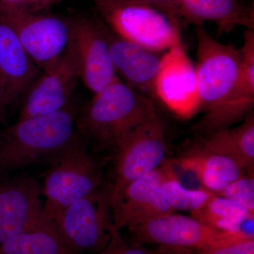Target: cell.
I'll return each mask as SVG.
<instances>
[{
	"label": "cell",
	"mask_w": 254,
	"mask_h": 254,
	"mask_svg": "<svg viewBox=\"0 0 254 254\" xmlns=\"http://www.w3.org/2000/svg\"><path fill=\"white\" fill-rule=\"evenodd\" d=\"M195 31L197 93L203 117L191 131L200 138L231 127L252 113L254 88L244 81L240 50L214 39L203 25Z\"/></svg>",
	"instance_id": "6da1fadb"
},
{
	"label": "cell",
	"mask_w": 254,
	"mask_h": 254,
	"mask_svg": "<svg viewBox=\"0 0 254 254\" xmlns=\"http://www.w3.org/2000/svg\"><path fill=\"white\" fill-rule=\"evenodd\" d=\"M157 113L153 98L118 77L78 110L76 127L98 149H114L133 128Z\"/></svg>",
	"instance_id": "7a4b0ae2"
},
{
	"label": "cell",
	"mask_w": 254,
	"mask_h": 254,
	"mask_svg": "<svg viewBox=\"0 0 254 254\" xmlns=\"http://www.w3.org/2000/svg\"><path fill=\"white\" fill-rule=\"evenodd\" d=\"M78 110L71 101L63 109L18 120L0 135V170L12 171L47 160L76 136Z\"/></svg>",
	"instance_id": "3957f363"
},
{
	"label": "cell",
	"mask_w": 254,
	"mask_h": 254,
	"mask_svg": "<svg viewBox=\"0 0 254 254\" xmlns=\"http://www.w3.org/2000/svg\"><path fill=\"white\" fill-rule=\"evenodd\" d=\"M46 161L42 187L46 201L41 218L45 221H53L70 205L102 187V163L87 151L76 135Z\"/></svg>",
	"instance_id": "277c9868"
},
{
	"label": "cell",
	"mask_w": 254,
	"mask_h": 254,
	"mask_svg": "<svg viewBox=\"0 0 254 254\" xmlns=\"http://www.w3.org/2000/svg\"><path fill=\"white\" fill-rule=\"evenodd\" d=\"M104 23L118 36L163 53L182 44L180 24L160 9L127 0H93Z\"/></svg>",
	"instance_id": "5b68a950"
},
{
	"label": "cell",
	"mask_w": 254,
	"mask_h": 254,
	"mask_svg": "<svg viewBox=\"0 0 254 254\" xmlns=\"http://www.w3.org/2000/svg\"><path fill=\"white\" fill-rule=\"evenodd\" d=\"M114 150L113 182L107 186L110 199L131 182L154 171L166 160L165 125L158 113L135 127Z\"/></svg>",
	"instance_id": "8992f818"
},
{
	"label": "cell",
	"mask_w": 254,
	"mask_h": 254,
	"mask_svg": "<svg viewBox=\"0 0 254 254\" xmlns=\"http://www.w3.org/2000/svg\"><path fill=\"white\" fill-rule=\"evenodd\" d=\"M66 245L78 254H100L109 242L113 212L107 187L70 205L53 221Z\"/></svg>",
	"instance_id": "52a82bcc"
},
{
	"label": "cell",
	"mask_w": 254,
	"mask_h": 254,
	"mask_svg": "<svg viewBox=\"0 0 254 254\" xmlns=\"http://www.w3.org/2000/svg\"><path fill=\"white\" fill-rule=\"evenodd\" d=\"M137 243L192 252L254 237L242 232L220 230L194 218L171 213L128 227Z\"/></svg>",
	"instance_id": "ba28073f"
},
{
	"label": "cell",
	"mask_w": 254,
	"mask_h": 254,
	"mask_svg": "<svg viewBox=\"0 0 254 254\" xmlns=\"http://www.w3.org/2000/svg\"><path fill=\"white\" fill-rule=\"evenodd\" d=\"M80 79L79 64L71 34L66 49L46 68L26 93L18 120L64 108Z\"/></svg>",
	"instance_id": "9c48e42d"
},
{
	"label": "cell",
	"mask_w": 254,
	"mask_h": 254,
	"mask_svg": "<svg viewBox=\"0 0 254 254\" xmlns=\"http://www.w3.org/2000/svg\"><path fill=\"white\" fill-rule=\"evenodd\" d=\"M16 33L23 48L43 71L66 49L71 21L45 11L0 12Z\"/></svg>",
	"instance_id": "30bf717a"
},
{
	"label": "cell",
	"mask_w": 254,
	"mask_h": 254,
	"mask_svg": "<svg viewBox=\"0 0 254 254\" xmlns=\"http://www.w3.org/2000/svg\"><path fill=\"white\" fill-rule=\"evenodd\" d=\"M155 97L179 118H191L199 111L195 67L183 45L163 55L155 83Z\"/></svg>",
	"instance_id": "8fae6325"
},
{
	"label": "cell",
	"mask_w": 254,
	"mask_h": 254,
	"mask_svg": "<svg viewBox=\"0 0 254 254\" xmlns=\"http://www.w3.org/2000/svg\"><path fill=\"white\" fill-rule=\"evenodd\" d=\"M162 179L160 166L128 184L110 200L113 223L118 230L173 213L162 193Z\"/></svg>",
	"instance_id": "7c38bea8"
},
{
	"label": "cell",
	"mask_w": 254,
	"mask_h": 254,
	"mask_svg": "<svg viewBox=\"0 0 254 254\" xmlns=\"http://www.w3.org/2000/svg\"><path fill=\"white\" fill-rule=\"evenodd\" d=\"M71 37L77 53L80 79L95 94L118 77L101 23L85 18L71 21Z\"/></svg>",
	"instance_id": "4fadbf2b"
},
{
	"label": "cell",
	"mask_w": 254,
	"mask_h": 254,
	"mask_svg": "<svg viewBox=\"0 0 254 254\" xmlns=\"http://www.w3.org/2000/svg\"><path fill=\"white\" fill-rule=\"evenodd\" d=\"M42 187L32 178L0 181V245L42 221Z\"/></svg>",
	"instance_id": "5bb4252c"
},
{
	"label": "cell",
	"mask_w": 254,
	"mask_h": 254,
	"mask_svg": "<svg viewBox=\"0 0 254 254\" xmlns=\"http://www.w3.org/2000/svg\"><path fill=\"white\" fill-rule=\"evenodd\" d=\"M102 30L116 73L125 83L142 94L153 98L155 83L161 67L163 55L124 39L101 22Z\"/></svg>",
	"instance_id": "9a60e30c"
},
{
	"label": "cell",
	"mask_w": 254,
	"mask_h": 254,
	"mask_svg": "<svg viewBox=\"0 0 254 254\" xmlns=\"http://www.w3.org/2000/svg\"><path fill=\"white\" fill-rule=\"evenodd\" d=\"M41 73L14 29L0 15V93L5 105L14 104L26 94Z\"/></svg>",
	"instance_id": "2e32d148"
},
{
	"label": "cell",
	"mask_w": 254,
	"mask_h": 254,
	"mask_svg": "<svg viewBox=\"0 0 254 254\" xmlns=\"http://www.w3.org/2000/svg\"><path fill=\"white\" fill-rule=\"evenodd\" d=\"M168 14L180 26L214 22L218 34L230 33L237 26L254 29L253 5L247 6L238 0H178Z\"/></svg>",
	"instance_id": "e0dca14e"
},
{
	"label": "cell",
	"mask_w": 254,
	"mask_h": 254,
	"mask_svg": "<svg viewBox=\"0 0 254 254\" xmlns=\"http://www.w3.org/2000/svg\"><path fill=\"white\" fill-rule=\"evenodd\" d=\"M177 164L193 173L205 189L218 193L229 185L243 177L245 170L227 157L215 154L195 145Z\"/></svg>",
	"instance_id": "ac0fdd59"
},
{
	"label": "cell",
	"mask_w": 254,
	"mask_h": 254,
	"mask_svg": "<svg viewBox=\"0 0 254 254\" xmlns=\"http://www.w3.org/2000/svg\"><path fill=\"white\" fill-rule=\"evenodd\" d=\"M197 146L231 159L244 170L254 163V118L250 113L240 125L200 137Z\"/></svg>",
	"instance_id": "d6986e66"
},
{
	"label": "cell",
	"mask_w": 254,
	"mask_h": 254,
	"mask_svg": "<svg viewBox=\"0 0 254 254\" xmlns=\"http://www.w3.org/2000/svg\"><path fill=\"white\" fill-rule=\"evenodd\" d=\"M0 254H78L63 240L53 221L36 227L0 245Z\"/></svg>",
	"instance_id": "ffe728a7"
},
{
	"label": "cell",
	"mask_w": 254,
	"mask_h": 254,
	"mask_svg": "<svg viewBox=\"0 0 254 254\" xmlns=\"http://www.w3.org/2000/svg\"><path fill=\"white\" fill-rule=\"evenodd\" d=\"M191 214L193 218L218 230L242 232L254 235V234L246 231L243 225L253 223L254 215L216 193L201 208L191 212Z\"/></svg>",
	"instance_id": "44dd1931"
},
{
	"label": "cell",
	"mask_w": 254,
	"mask_h": 254,
	"mask_svg": "<svg viewBox=\"0 0 254 254\" xmlns=\"http://www.w3.org/2000/svg\"><path fill=\"white\" fill-rule=\"evenodd\" d=\"M162 171L161 190L164 198L174 210L194 211L201 208L215 194L206 189L188 190L180 183L168 160L160 165Z\"/></svg>",
	"instance_id": "7402d4cb"
},
{
	"label": "cell",
	"mask_w": 254,
	"mask_h": 254,
	"mask_svg": "<svg viewBox=\"0 0 254 254\" xmlns=\"http://www.w3.org/2000/svg\"><path fill=\"white\" fill-rule=\"evenodd\" d=\"M254 170L229 184L224 190L218 192L220 196L231 200L236 204L254 215Z\"/></svg>",
	"instance_id": "603a6c76"
},
{
	"label": "cell",
	"mask_w": 254,
	"mask_h": 254,
	"mask_svg": "<svg viewBox=\"0 0 254 254\" xmlns=\"http://www.w3.org/2000/svg\"><path fill=\"white\" fill-rule=\"evenodd\" d=\"M100 254H152L137 242H127L115 225L112 227L109 242Z\"/></svg>",
	"instance_id": "cb8c5ba5"
},
{
	"label": "cell",
	"mask_w": 254,
	"mask_h": 254,
	"mask_svg": "<svg viewBox=\"0 0 254 254\" xmlns=\"http://www.w3.org/2000/svg\"><path fill=\"white\" fill-rule=\"evenodd\" d=\"M60 1L61 0H0V12L9 11H46Z\"/></svg>",
	"instance_id": "d4e9b609"
},
{
	"label": "cell",
	"mask_w": 254,
	"mask_h": 254,
	"mask_svg": "<svg viewBox=\"0 0 254 254\" xmlns=\"http://www.w3.org/2000/svg\"><path fill=\"white\" fill-rule=\"evenodd\" d=\"M191 254H254V237L234 241L212 248L194 251Z\"/></svg>",
	"instance_id": "484cf974"
},
{
	"label": "cell",
	"mask_w": 254,
	"mask_h": 254,
	"mask_svg": "<svg viewBox=\"0 0 254 254\" xmlns=\"http://www.w3.org/2000/svg\"><path fill=\"white\" fill-rule=\"evenodd\" d=\"M127 1L148 5L160 9V11L168 14V11L178 0H127Z\"/></svg>",
	"instance_id": "4316f807"
},
{
	"label": "cell",
	"mask_w": 254,
	"mask_h": 254,
	"mask_svg": "<svg viewBox=\"0 0 254 254\" xmlns=\"http://www.w3.org/2000/svg\"><path fill=\"white\" fill-rule=\"evenodd\" d=\"M6 106L5 105L4 101L0 93V122L4 123L6 120Z\"/></svg>",
	"instance_id": "83f0119b"
}]
</instances>
